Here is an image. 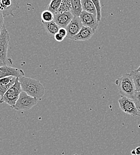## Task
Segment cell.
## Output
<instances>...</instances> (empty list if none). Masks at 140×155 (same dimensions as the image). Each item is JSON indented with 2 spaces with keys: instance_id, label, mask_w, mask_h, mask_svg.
<instances>
[{
  "instance_id": "obj_1",
  "label": "cell",
  "mask_w": 140,
  "mask_h": 155,
  "mask_svg": "<svg viewBox=\"0 0 140 155\" xmlns=\"http://www.w3.org/2000/svg\"><path fill=\"white\" fill-rule=\"evenodd\" d=\"M19 81L22 91L39 101L41 100L45 94V88L39 81L25 76L19 78Z\"/></svg>"
},
{
  "instance_id": "obj_2",
  "label": "cell",
  "mask_w": 140,
  "mask_h": 155,
  "mask_svg": "<svg viewBox=\"0 0 140 155\" xmlns=\"http://www.w3.org/2000/svg\"><path fill=\"white\" fill-rule=\"evenodd\" d=\"M116 84L121 96L133 99L136 90L132 78L129 74H125L118 79Z\"/></svg>"
},
{
  "instance_id": "obj_3",
  "label": "cell",
  "mask_w": 140,
  "mask_h": 155,
  "mask_svg": "<svg viewBox=\"0 0 140 155\" xmlns=\"http://www.w3.org/2000/svg\"><path fill=\"white\" fill-rule=\"evenodd\" d=\"M22 92L20 82L19 78L17 79L15 84L9 88V90L6 92L4 96L0 98V103H5L9 105L10 107L15 105L20 93Z\"/></svg>"
},
{
  "instance_id": "obj_4",
  "label": "cell",
  "mask_w": 140,
  "mask_h": 155,
  "mask_svg": "<svg viewBox=\"0 0 140 155\" xmlns=\"http://www.w3.org/2000/svg\"><path fill=\"white\" fill-rule=\"evenodd\" d=\"M10 41L9 33L4 26L0 33V59L7 65L12 64L13 61L8 58L7 53Z\"/></svg>"
},
{
  "instance_id": "obj_5",
  "label": "cell",
  "mask_w": 140,
  "mask_h": 155,
  "mask_svg": "<svg viewBox=\"0 0 140 155\" xmlns=\"http://www.w3.org/2000/svg\"><path fill=\"white\" fill-rule=\"evenodd\" d=\"M39 100L22 91L15 105L11 108L16 110H28L37 104Z\"/></svg>"
},
{
  "instance_id": "obj_6",
  "label": "cell",
  "mask_w": 140,
  "mask_h": 155,
  "mask_svg": "<svg viewBox=\"0 0 140 155\" xmlns=\"http://www.w3.org/2000/svg\"><path fill=\"white\" fill-rule=\"evenodd\" d=\"M118 101L120 109L123 112L129 115L140 117V112L133 99L121 96Z\"/></svg>"
},
{
  "instance_id": "obj_7",
  "label": "cell",
  "mask_w": 140,
  "mask_h": 155,
  "mask_svg": "<svg viewBox=\"0 0 140 155\" xmlns=\"http://www.w3.org/2000/svg\"><path fill=\"white\" fill-rule=\"evenodd\" d=\"M20 8L19 1L16 0H0V10L4 17L14 16L13 12Z\"/></svg>"
},
{
  "instance_id": "obj_8",
  "label": "cell",
  "mask_w": 140,
  "mask_h": 155,
  "mask_svg": "<svg viewBox=\"0 0 140 155\" xmlns=\"http://www.w3.org/2000/svg\"><path fill=\"white\" fill-rule=\"evenodd\" d=\"M83 26L91 28L95 32L98 26V21L97 15L83 11L80 16Z\"/></svg>"
},
{
  "instance_id": "obj_9",
  "label": "cell",
  "mask_w": 140,
  "mask_h": 155,
  "mask_svg": "<svg viewBox=\"0 0 140 155\" xmlns=\"http://www.w3.org/2000/svg\"><path fill=\"white\" fill-rule=\"evenodd\" d=\"M80 17H74L71 21L65 28L67 31V38L71 39L75 37L80 31L83 27Z\"/></svg>"
},
{
  "instance_id": "obj_10",
  "label": "cell",
  "mask_w": 140,
  "mask_h": 155,
  "mask_svg": "<svg viewBox=\"0 0 140 155\" xmlns=\"http://www.w3.org/2000/svg\"><path fill=\"white\" fill-rule=\"evenodd\" d=\"M10 76L19 78L24 77L25 73L23 71L20 69L12 68L9 66H5L0 68V79Z\"/></svg>"
},
{
  "instance_id": "obj_11",
  "label": "cell",
  "mask_w": 140,
  "mask_h": 155,
  "mask_svg": "<svg viewBox=\"0 0 140 155\" xmlns=\"http://www.w3.org/2000/svg\"><path fill=\"white\" fill-rule=\"evenodd\" d=\"M73 18L74 16L70 12H69L55 14L53 21L60 26V28H66Z\"/></svg>"
},
{
  "instance_id": "obj_12",
  "label": "cell",
  "mask_w": 140,
  "mask_h": 155,
  "mask_svg": "<svg viewBox=\"0 0 140 155\" xmlns=\"http://www.w3.org/2000/svg\"><path fill=\"white\" fill-rule=\"evenodd\" d=\"M95 32L90 28L86 26H83L80 32L75 37H73L71 39L74 41H84L89 40L92 38Z\"/></svg>"
},
{
  "instance_id": "obj_13",
  "label": "cell",
  "mask_w": 140,
  "mask_h": 155,
  "mask_svg": "<svg viewBox=\"0 0 140 155\" xmlns=\"http://www.w3.org/2000/svg\"><path fill=\"white\" fill-rule=\"evenodd\" d=\"M83 11L97 15V11L92 0H81Z\"/></svg>"
},
{
  "instance_id": "obj_14",
  "label": "cell",
  "mask_w": 140,
  "mask_h": 155,
  "mask_svg": "<svg viewBox=\"0 0 140 155\" xmlns=\"http://www.w3.org/2000/svg\"><path fill=\"white\" fill-rule=\"evenodd\" d=\"M42 23L44 25V26L46 31L50 35H55V34L58 33L60 28L54 21H52L51 22H48V23L42 21Z\"/></svg>"
},
{
  "instance_id": "obj_15",
  "label": "cell",
  "mask_w": 140,
  "mask_h": 155,
  "mask_svg": "<svg viewBox=\"0 0 140 155\" xmlns=\"http://www.w3.org/2000/svg\"><path fill=\"white\" fill-rule=\"evenodd\" d=\"M71 9L70 12L74 17H80L83 8L80 0H71Z\"/></svg>"
},
{
  "instance_id": "obj_16",
  "label": "cell",
  "mask_w": 140,
  "mask_h": 155,
  "mask_svg": "<svg viewBox=\"0 0 140 155\" xmlns=\"http://www.w3.org/2000/svg\"><path fill=\"white\" fill-rule=\"evenodd\" d=\"M71 9V1L70 0H62L60 7L56 13H63L70 12Z\"/></svg>"
},
{
  "instance_id": "obj_17",
  "label": "cell",
  "mask_w": 140,
  "mask_h": 155,
  "mask_svg": "<svg viewBox=\"0 0 140 155\" xmlns=\"http://www.w3.org/2000/svg\"><path fill=\"white\" fill-rule=\"evenodd\" d=\"M129 74L132 78L136 92L140 91V72H138L135 70L131 71Z\"/></svg>"
},
{
  "instance_id": "obj_18",
  "label": "cell",
  "mask_w": 140,
  "mask_h": 155,
  "mask_svg": "<svg viewBox=\"0 0 140 155\" xmlns=\"http://www.w3.org/2000/svg\"><path fill=\"white\" fill-rule=\"evenodd\" d=\"M62 1L61 0H53L50 2V3L49 5V7H47V10L51 12L52 13L55 15L60 7V4H61Z\"/></svg>"
},
{
  "instance_id": "obj_19",
  "label": "cell",
  "mask_w": 140,
  "mask_h": 155,
  "mask_svg": "<svg viewBox=\"0 0 140 155\" xmlns=\"http://www.w3.org/2000/svg\"><path fill=\"white\" fill-rule=\"evenodd\" d=\"M55 15L52 13L51 12L46 10L41 13V19L42 21L44 22H51L54 20Z\"/></svg>"
},
{
  "instance_id": "obj_20",
  "label": "cell",
  "mask_w": 140,
  "mask_h": 155,
  "mask_svg": "<svg viewBox=\"0 0 140 155\" xmlns=\"http://www.w3.org/2000/svg\"><path fill=\"white\" fill-rule=\"evenodd\" d=\"M18 78L15 77L13 76L3 78L2 79H0V85H2V86L8 85L12 82H16Z\"/></svg>"
},
{
  "instance_id": "obj_21",
  "label": "cell",
  "mask_w": 140,
  "mask_h": 155,
  "mask_svg": "<svg viewBox=\"0 0 140 155\" xmlns=\"http://www.w3.org/2000/svg\"><path fill=\"white\" fill-rule=\"evenodd\" d=\"M95 8L97 11V17L98 23L100 22L101 19V6L100 1L99 0H92Z\"/></svg>"
},
{
  "instance_id": "obj_22",
  "label": "cell",
  "mask_w": 140,
  "mask_h": 155,
  "mask_svg": "<svg viewBox=\"0 0 140 155\" xmlns=\"http://www.w3.org/2000/svg\"><path fill=\"white\" fill-rule=\"evenodd\" d=\"M15 82H12L6 86H2V85H0V98H1L4 96V94L6 93V92L9 90V88L10 87H12L15 84Z\"/></svg>"
},
{
  "instance_id": "obj_23",
  "label": "cell",
  "mask_w": 140,
  "mask_h": 155,
  "mask_svg": "<svg viewBox=\"0 0 140 155\" xmlns=\"http://www.w3.org/2000/svg\"><path fill=\"white\" fill-rule=\"evenodd\" d=\"M133 100L134 101L136 105L140 103V91L135 93V94L133 98Z\"/></svg>"
},
{
  "instance_id": "obj_24",
  "label": "cell",
  "mask_w": 140,
  "mask_h": 155,
  "mask_svg": "<svg viewBox=\"0 0 140 155\" xmlns=\"http://www.w3.org/2000/svg\"><path fill=\"white\" fill-rule=\"evenodd\" d=\"M4 16L2 13V12H1L0 10V33L1 32V30H2V28H3L4 26H5L4 25Z\"/></svg>"
},
{
  "instance_id": "obj_25",
  "label": "cell",
  "mask_w": 140,
  "mask_h": 155,
  "mask_svg": "<svg viewBox=\"0 0 140 155\" xmlns=\"http://www.w3.org/2000/svg\"><path fill=\"white\" fill-rule=\"evenodd\" d=\"M54 38H55V39L58 42H62L65 38L62 35H61L59 33H57L56 34H55L54 35Z\"/></svg>"
},
{
  "instance_id": "obj_26",
  "label": "cell",
  "mask_w": 140,
  "mask_h": 155,
  "mask_svg": "<svg viewBox=\"0 0 140 155\" xmlns=\"http://www.w3.org/2000/svg\"><path fill=\"white\" fill-rule=\"evenodd\" d=\"M58 33L60 34V35H62L64 38L67 37V31L65 28H60Z\"/></svg>"
},
{
  "instance_id": "obj_27",
  "label": "cell",
  "mask_w": 140,
  "mask_h": 155,
  "mask_svg": "<svg viewBox=\"0 0 140 155\" xmlns=\"http://www.w3.org/2000/svg\"><path fill=\"white\" fill-rule=\"evenodd\" d=\"M135 150L136 155H140V147H137L136 149H135Z\"/></svg>"
},
{
  "instance_id": "obj_28",
  "label": "cell",
  "mask_w": 140,
  "mask_h": 155,
  "mask_svg": "<svg viewBox=\"0 0 140 155\" xmlns=\"http://www.w3.org/2000/svg\"><path fill=\"white\" fill-rule=\"evenodd\" d=\"M7 66V65L0 59V68H1V67H3V66Z\"/></svg>"
},
{
  "instance_id": "obj_29",
  "label": "cell",
  "mask_w": 140,
  "mask_h": 155,
  "mask_svg": "<svg viewBox=\"0 0 140 155\" xmlns=\"http://www.w3.org/2000/svg\"><path fill=\"white\" fill-rule=\"evenodd\" d=\"M131 155H136V153H135V149L132 150L131 152Z\"/></svg>"
},
{
  "instance_id": "obj_30",
  "label": "cell",
  "mask_w": 140,
  "mask_h": 155,
  "mask_svg": "<svg viewBox=\"0 0 140 155\" xmlns=\"http://www.w3.org/2000/svg\"><path fill=\"white\" fill-rule=\"evenodd\" d=\"M137 106V108H138V109L139 110V111L140 112V103H139L138 104H137V105H136Z\"/></svg>"
},
{
  "instance_id": "obj_31",
  "label": "cell",
  "mask_w": 140,
  "mask_h": 155,
  "mask_svg": "<svg viewBox=\"0 0 140 155\" xmlns=\"http://www.w3.org/2000/svg\"><path fill=\"white\" fill-rule=\"evenodd\" d=\"M135 71H138V72H140V66H139L137 69H135Z\"/></svg>"
},
{
  "instance_id": "obj_32",
  "label": "cell",
  "mask_w": 140,
  "mask_h": 155,
  "mask_svg": "<svg viewBox=\"0 0 140 155\" xmlns=\"http://www.w3.org/2000/svg\"><path fill=\"white\" fill-rule=\"evenodd\" d=\"M138 127H139V128H140V125H139V126H138Z\"/></svg>"
}]
</instances>
